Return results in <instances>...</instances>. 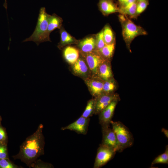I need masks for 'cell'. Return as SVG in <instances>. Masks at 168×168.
Instances as JSON below:
<instances>
[{"instance_id":"1","label":"cell","mask_w":168,"mask_h":168,"mask_svg":"<svg viewBox=\"0 0 168 168\" xmlns=\"http://www.w3.org/2000/svg\"><path fill=\"white\" fill-rule=\"evenodd\" d=\"M44 126L40 124L36 131L26 138L20 146L18 153L13 157L19 159L29 167L40 156L44 154Z\"/></svg>"},{"instance_id":"2","label":"cell","mask_w":168,"mask_h":168,"mask_svg":"<svg viewBox=\"0 0 168 168\" xmlns=\"http://www.w3.org/2000/svg\"><path fill=\"white\" fill-rule=\"evenodd\" d=\"M48 14L44 7H41L40 10L37 25L32 35L23 42L32 41L37 45L45 41H51L49 36L47 34L48 24Z\"/></svg>"},{"instance_id":"3","label":"cell","mask_w":168,"mask_h":168,"mask_svg":"<svg viewBox=\"0 0 168 168\" xmlns=\"http://www.w3.org/2000/svg\"><path fill=\"white\" fill-rule=\"evenodd\" d=\"M122 27V33L126 46L130 49L131 44L137 36L147 35V32L142 27L137 25L126 15L120 14L119 16Z\"/></svg>"},{"instance_id":"4","label":"cell","mask_w":168,"mask_h":168,"mask_svg":"<svg viewBox=\"0 0 168 168\" xmlns=\"http://www.w3.org/2000/svg\"><path fill=\"white\" fill-rule=\"evenodd\" d=\"M110 124L114 131L119 144V152L131 147L133 144V136L128 128L120 121H111Z\"/></svg>"},{"instance_id":"5","label":"cell","mask_w":168,"mask_h":168,"mask_svg":"<svg viewBox=\"0 0 168 168\" xmlns=\"http://www.w3.org/2000/svg\"><path fill=\"white\" fill-rule=\"evenodd\" d=\"M89 69L90 76L98 77L97 70L100 64L105 60L96 50L86 53H80Z\"/></svg>"},{"instance_id":"6","label":"cell","mask_w":168,"mask_h":168,"mask_svg":"<svg viewBox=\"0 0 168 168\" xmlns=\"http://www.w3.org/2000/svg\"><path fill=\"white\" fill-rule=\"evenodd\" d=\"M116 152L111 148L100 144L97 149L93 167L99 168L105 165L113 158Z\"/></svg>"},{"instance_id":"7","label":"cell","mask_w":168,"mask_h":168,"mask_svg":"<svg viewBox=\"0 0 168 168\" xmlns=\"http://www.w3.org/2000/svg\"><path fill=\"white\" fill-rule=\"evenodd\" d=\"M119 98L115 99L99 114V123L101 127L110 126L116 106Z\"/></svg>"},{"instance_id":"8","label":"cell","mask_w":168,"mask_h":168,"mask_svg":"<svg viewBox=\"0 0 168 168\" xmlns=\"http://www.w3.org/2000/svg\"><path fill=\"white\" fill-rule=\"evenodd\" d=\"M102 139L101 144L111 148L116 152L119 147L115 133L110 126L101 127Z\"/></svg>"},{"instance_id":"9","label":"cell","mask_w":168,"mask_h":168,"mask_svg":"<svg viewBox=\"0 0 168 168\" xmlns=\"http://www.w3.org/2000/svg\"><path fill=\"white\" fill-rule=\"evenodd\" d=\"M119 98V96L114 93L111 94L103 93L99 96L94 98L95 105L94 114H98L112 101Z\"/></svg>"},{"instance_id":"10","label":"cell","mask_w":168,"mask_h":168,"mask_svg":"<svg viewBox=\"0 0 168 168\" xmlns=\"http://www.w3.org/2000/svg\"><path fill=\"white\" fill-rule=\"evenodd\" d=\"M90 120V118H86L81 116L74 122L66 126L62 127L61 130H69L79 134L86 135L88 131Z\"/></svg>"},{"instance_id":"11","label":"cell","mask_w":168,"mask_h":168,"mask_svg":"<svg viewBox=\"0 0 168 168\" xmlns=\"http://www.w3.org/2000/svg\"><path fill=\"white\" fill-rule=\"evenodd\" d=\"M84 80L90 93L94 98L103 93L104 81L99 77L90 76Z\"/></svg>"},{"instance_id":"12","label":"cell","mask_w":168,"mask_h":168,"mask_svg":"<svg viewBox=\"0 0 168 168\" xmlns=\"http://www.w3.org/2000/svg\"><path fill=\"white\" fill-rule=\"evenodd\" d=\"M72 65V71L76 76L83 79L91 76L89 69L83 58H79Z\"/></svg>"},{"instance_id":"13","label":"cell","mask_w":168,"mask_h":168,"mask_svg":"<svg viewBox=\"0 0 168 168\" xmlns=\"http://www.w3.org/2000/svg\"><path fill=\"white\" fill-rule=\"evenodd\" d=\"M98 6L100 11L105 16L113 13H120L118 4L114 0H99Z\"/></svg>"},{"instance_id":"14","label":"cell","mask_w":168,"mask_h":168,"mask_svg":"<svg viewBox=\"0 0 168 168\" xmlns=\"http://www.w3.org/2000/svg\"><path fill=\"white\" fill-rule=\"evenodd\" d=\"M77 45L80 53H86L95 50L96 46L95 35L88 36L79 40Z\"/></svg>"},{"instance_id":"15","label":"cell","mask_w":168,"mask_h":168,"mask_svg":"<svg viewBox=\"0 0 168 168\" xmlns=\"http://www.w3.org/2000/svg\"><path fill=\"white\" fill-rule=\"evenodd\" d=\"M98 76L104 81L113 77L110 61L105 60L99 65Z\"/></svg>"},{"instance_id":"16","label":"cell","mask_w":168,"mask_h":168,"mask_svg":"<svg viewBox=\"0 0 168 168\" xmlns=\"http://www.w3.org/2000/svg\"><path fill=\"white\" fill-rule=\"evenodd\" d=\"M80 51L76 48L68 46L63 51V55L65 60L69 64H73L79 58Z\"/></svg>"},{"instance_id":"17","label":"cell","mask_w":168,"mask_h":168,"mask_svg":"<svg viewBox=\"0 0 168 168\" xmlns=\"http://www.w3.org/2000/svg\"><path fill=\"white\" fill-rule=\"evenodd\" d=\"M59 33L60 40L58 45L59 49L66 45L78 43L79 40L71 35L62 26L60 29Z\"/></svg>"},{"instance_id":"18","label":"cell","mask_w":168,"mask_h":168,"mask_svg":"<svg viewBox=\"0 0 168 168\" xmlns=\"http://www.w3.org/2000/svg\"><path fill=\"white\" fill-rule=\"evenodd\" d=\"M48 24L47 28V34L49 36L50 33L56 29H60L62 27V18L55 14L51 15H48Z\"/></svg>"},{"instance_id":"19","label":"cell","mask_w":168,"mask_h":168,"mask_svg":"<svg viewBox=\"0 0 168 168\" xmlns=\"http://www.w3.org/2000/svg\"><path fill=\"white\" fill-rule=\"evenodd\" d=\"M115 49V43L105 44V46L97 51L105 59L110 60L113 56Z\"/></svg>"},{"instance_id":"20","label":"cell","mask_w":168,"mask_h":168,"mask_svg":"<svg viewBox=\"0 0 168 168\" xmlns=\"http://www.w3.org/2000/svg\"><path fill=\"white\" fill-rule=\"evenodd\" d=\"M103 37L105 44L115 43V38L114 32L109 24H106L103 29Z\"/></svg>"},{"instance_id":"21","label":"cell","mask_w":168,"mask_h":168,"mask_svg":"<svg viewBox=\"0 0 168 168\" xmlns=\"http://www.w3.org/2000/svg\"><path fill=\"white\" fill-rule=\"evenodd\" d=\"M117 87V83L113 77L104 81L103 87V93L111 94L114 92Z\"/></svg>"},{"instance_id":"22","label":"cell","mask_w":168,"mask_h":168,"mask_svg":"<svg viewBox=\"0 0 168 168\" xmlns=\"http://www.w3.org/2000/svg\"><path fill=\"white\" fill-rule=\"evenodd\" d=\"M137 2L124 7L120 8V13L129 16L131 18H136Z\"/></svg>"},{"instance_id":"23","label":"cell","mask_w":168,"mask_h":168,"mask_svg":"<svg viewBox=\"0 0 168 168\" xmlns=\"http://www.w3.org/2000/svg\"><path fill=\"white\" fill-rule=\"evenodd\" d=\"M95 105L94 98L88 101L85 109L81 116L86 118H90L94 114Z\"/></svg>"},{"instance_id":"24","label":"cell","mask_w":168,"mask_h":168,"mask_svg":"<svg viewBox=\"0 0 168 168\" xmlns=\"http://www.w3.org/2000/svg\"><path fill=\"white\" fill-rule=\"evenodd\" d=\"M168 164V146L166 147L165 152L159 155L151 163V166L157 164Z\"/></svg>"},{"instance_id":"25","label":"cell","mask_w":168,"mask_h":168,"mask_svg":"<svg viewBox=\"0 0 168 168\" xmlns=\"http://www.w3.org/2000/svg\"><path fill=\"white\" fill-rule=\"evenodd\" d=\"M95 37L96 46L95 50L98 51L105 45L103 37V29L95 35Z\"/></svg>"},{"instance_id":"26","label":"cell","mask_w":168,"mask_h":168,"mask_svg":"<svg viewBox=\"0 0 168 168\" xmlns=\"http://www.w3.org/2000/svg\"><path fill=\"white\" fill-rule=\"evenodd\" d=\"M149 4L148 0H144L137 2L136 8L137 17L145 10Z\"/></svg>"},{"instance_id":"27","label":"cell","mask_w":168,"mask_h":168,"mask_svg":"<svg viewBox=\"0 0 168 168\" xmlns=\"http://www.w3.org/2000/svg\"><path fill=\"white\" fill-rule=\"evenodd\" d=\"M30 167L34 168H52L54 166L49 163L45 162L40 160L37 159L32 163Z\"/></svg>"},{"instance_id":"28","label":"cell","mask_w":168,"mask_h":168,"mask_svg":"<svg viewBox=\"0 0 168 168\" xmlns=\"http://www.w3.org/2000/svg\"><path fill=\"white\" fill-rule=\"evenodd\" d=\"M21 167L15 165L10 161L8 158L0 159L1 168H19Z\"/></svg>"},{"instance_id":"29","label":"cell","mask_w":168,"mask_h":168,"mask_svg":"<svg viewBox=\"0 0 168 168\" xmlns=\"http://www.w3.org/2000/svg\"><path fill=\"white\" fill-rule=\"evenodd\" d=\"M7 149L4 144L0 142V159L8 158Z\"/></svg>"},{"instance_id":"30","label":"cell","mask_w":168,"mask_h":168,"mask_svg":"<svg viewBox=\"0 0 168 168\" xmlns=\"http://www.w3.org/2000/svg\"><path fill=\"white\" fill-rule=\"evenodd\" d=\"M137 0H124L119 6V8H123L137 2Z\"/></svg>"},{"instance_id":"31","label":"cell","mask_w":168,"mask_h":168,"mask_svg":"<svg viewBox=\"0 0 168 168\" xmlns=\"http://www.w3.org/2000/svg\"><path fill=\"white\" fill-rule=\"evenodd\" d=\"M6 134L5 130L0 126V142L4 144V142L6 140Z\"/></svg>"},{"instance_id":"32","label":"cell","mask_w":168,"mask_h":168,"mask_svg":"<svg viewBox=\"0 0 168 168\" xmlns=\"http://www.w3.org/2000/svg\"><path fill=\"white\" fill-rule=\"evenodd\" d=\"M161 132H162L165 135L166 137L168 138V130L164 128H163L161 129Z\"/></svg>"},{"instance_id":"33","label":"cell","mask_w":168,"mask_h":168,"mask_svg":"<svg viewBox=\"0 0 168 168\" xmlns=\"http://www.w3.org/2000/svg\"><path fill=\"white\" fill-rule=\"evenodd\" d=\"M3 6L7 10V0H5V2L3 4Z\"/></svg>"},{"instance_id":"34","label":"cell","mask_w":168,"mask_h":168,"mask_svg":"<svg viewBox=\"0 0 168 168\" xmlns=\"http://www.w3.org/2000/svg\"><path fill=\"white\" fill-rule=\"evenodd\" d=\"M124 0H117L119 5L121 3H122V2L124 1Z\"/></svg>"},{"instance_id":"35","label":"cell","mask_w":168,"mask_h":168,"mask_svg":"<svg viewBox=\"0 0 168 168\" xmlns=\"http://www.w3.org/2000/svg\"><path fill=\"white\" fill-rule=\"evenodd\" d=\"M142 0H137V2H138L141 1H142Z\"/></svg>"}]
</instances>
